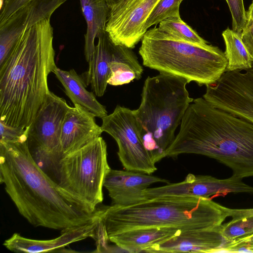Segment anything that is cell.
Here are the masks:
<instances>
[{"label":"cell","instance_id":"1","mask_svg":"<svg viewBox=\"0 0 253 253\" xmlns=\"http://www.w3.org/2000/svg\"><path fill=\"white\" fill-rule=\"evenodd\" d=\"M0 181L20 214L35 227L62 231L84 225L98 212L61 190L36 162L27 141L0 142Z\"/></svg>","mask_w":253,"mask_h":253},{"label":"cell","instance_id":"2","mask_svg":"<svg viewBox=\"0 0 253 253\" xmlns=\"http://www.w3.org/2000/svg\"><path fill=\"white\" fill-rule=\"evenodd\" d=\"M50 19L26 29L0 66V121L30 126L49 92L47 79L56 66Z\"/></svg>","mask_w":253,"mask_h":253},{"label":"cell","instance_id":"3","mask_svg":"<svg viewBox=\"0 0 253 253\" xmlns=\"http://www.w3.org/2000/svg\"><path fill=\"white\" fill-rule=\"evenodd\" d=\"M182 154L206 156L230 168L234 175L253 177V123L196 98L165 158Z\"/></svg>","mask_w":253,"mask_h":253},{"label":"cell","instance_id":"4","mask_svg":"<svg viewBox=\"0 0 253 253\" xmlns=\"http://www.w3.org/2000/svg\"><path fill=\"white\" fill-rule=\"evenodd\" d=\"M230 209L211 199L162 197L128 206H103L102 219L108 236L145 227H167L181 231L216 230L229 216Z\"/></svg>","mask_w":253,"mask_h":253},{"label":"cell","instance_id":"5","mask_svg":"<svg viewBox=\"0 0 253 253\" xmlns=\"http://www.w3.org/2000/svg\"><path fill=\"white\" fill-rule=\"evenodd\" d=\"M188 81L165 73L145 80L139 107L133 110L139 134L155 163L165 158L189 105Z\"/></svg>","mask_w":253,"mask_h":253},{"label":"cell","instance_id":"6","mask_svg":"<svg viewBox=\"0 0 253 253\" xmlns=\"http://www.w3.org/2000/svg\"><path fill=\"white\" fill-rule=\"evenodd\" d=\"M138 52L145 67L183 78L200 86L219 80L228 64L224 52L218 47L186 42L156 27L145 33Z\"/></svg>","mask_w":253,"mask_h":253},{"label":"cell","instance_id":"7","mask_svg":"<svg viewBox=\"0 0 253 253\" xmlns=\"http://www.w3.org/2000/svg\"><path fill=\"white\" fill-rule=\"evenodd\" d=\"M110 169L107 144L100 136L62 157L53 175L65 194L93 213L103 200L102 189Z\"/></svg>","mask_w":253,"mask_h":253},{"label":"cell","instance_id":"8","mask_svg":"<svg viewBox=\"0 0 253 253\" xmlns=\"http://www.w3.org/2000/svg\"><path fill=\"white\" fill-rule=\"evenodd\" d=\"M70 107L65 99L49 91L29 127L27 140L29 150L45 173L47 170L53 174L62 157L61 130Z\"/></svg>","mask_w":253,"mask_h":253},{"label":"cell","instance_id":"9","mask_svg":"<svg viewBox=\"0 0 253 253\" xmlns=\"http://www.w3.org/2000/svg\"><path fill=\"white\" fill-rule=\"evenodd\" d=\"M102 120L101 129L116 141L119 159L126 170L148 174L157 170L156 163L139 134L133 110L117 105Z\"/></svg>","mask_w":253,"mask_h":253},{"label":"cell","instance_id":"10","mask_svg":"<svg viewBox=\"0 0 253 253\" xmlns=\"http://www.w3.org/2000/svg\"><path fill=\"white\" fill-rule=\"evenodd\" d=\"M206 86L203 97L209 103L253 123V63L246 70L225 72Z\"/></svg>","mask_w":253,"mask_h":253},{"label":"cell","instance_id":"11","mask_svg":"<svg viewBox=\"0 0 253 253\" xmlns=\"http://www.w3.org/2000/svg\"><path fill=\"white\" fill-rule=\"evenodd\" d=\"M67 0H32L0 24V66L24 31L44 19Z\"/></svg>","mask_w":253,"mask_h":253},{"label":"cell","instance_id":"12","mask_svg":"<svg viewBox=\"0 0 253 253\" xmlns=\"http://www.w3.org/2000/svg\"><path fill=\"white\" fill-rule=\"evenodd\" d=\"M160 0H135L122 12L109 15L106 31L116 44L133 48L146 32L144 26Z\"/></svg>","mask_w":253,"mask_h":253},{"label":"cell","instance_id":"13","mask_svg":"<svg viewBox=\"0 0 253 253\" xmlns=\"http://www.w3.org/2000/svg\"><path fill=\"white\" fill-rule=\"evenodd\" d=\"M169 181L165 179L131 170L110 169L104 186L107 190L113 206L125 207L146 200L142 192L152 184Z\"/></svg>","mask_w":253,"mask_h":253},{"label":"cell","instance_id":"14","mask_svg":"<svg viewBox=\"0 0 253 253\" xmlns=\"http://www.w3.org/2000/svg\"><path fill=\"white\" fill-rule=\"evenodd\" d=\"M97 216L89 222L81 226L69 228L61 231L57 238L47 240L26 238L14 233L6 240L3 245L9 250L17 253H38L63 252L65 247L88 237L95 238L96 229L102 213V207H98Z\"/></svg>","mask_w":253,"mask_h":253},{"label":"cell","instance_id":"15","mask_svg":"<svg viewBox=\"0 0 253 253\" xmlns=\"http://www.w3.org/2000/svg\"><path fill=\"white\" fill-rule=\"evenodd\" d=\"M95 116L84 107L74 104L67 111L63 123L60 144L62 157L83 147L98 137L103 131Z\"/></svg>","mask_w":253,"mask_h":253},{"label":"cell","instance_id":"16","mask_svg":"<svg viewBox=\"0 0 253 253\" xmlns=\"http://www.w3.org/2000/svg\"><path fill=\"white\" fill-rule=\"evenodd\" d=\"M225 243L220 229L181 231L161 243L153 245L145 253H216Z\"/></svg>","mask_w":253,"mask_h":253},{"label":"cell","instance_id":"17","mask_svg":"<svg viewBox=\"0 0 253 253\" xmlns=\"http://www.w3.org/2000/svg\"><path fill=\"white\" fill-rule=\"evenodd\" d=\"M97 39V43L88 62V70L84 74L83 78L86 85L90 84L93 93L101 97L108 84L110 64L117 44L112 41L106 31L100 34Z\"/></svg>","mask_w":253,"mask_h":253},{"label":"cell","instance_id":"18","mask_svg":"<svg viewBox=\"0 0 253 253\" xmlns=\"http://www.w3.org/2000/svg\"><path fill=\"white\" fill-rule=\"evenodd\" d=\"M181 230L167 227H145L130 229L108 236L110 241L127 253H144L153 245L161 243L176 236Z\"/></svg>","mask_w":253,"mask_h":253},{"label":"cell","instance_id":"19","mask_svg":"<svg viewBox=\"0 0 253 253\" xmlns=\"http://www.w3.org/2000/svg\"><path fill=\"white\" fill-rule=\"evenodd\" d=\"M53 73L64 87L66 95L74 104H79L93 113L95 117L102 118L107 115L104 106L96 99L94 94L88 91L83 77L74 69L69 71L58 67Z\"/></svg>","mask_w":253,"mask_h":253},{"label":"cell","instance_id":"20","mask_svg":"<svg viewBox=\"0 0 253 253\" xmlns=\"http://www.w3.org/2000/svg\"><path fill=\"white\" fill-rule=\"evenodd\" d=\"M82 13L86 23L84 53L89 62L95 48V39L106 32L110 8L105 0H80Z\"/></svg>","mask_w":253,"mask_h":253},{"label":"cell","instance_id":"21","mask_svg":"<svg viewBox=\"0 0 253 253\" xmlns=\"http://www.w3.org/2000/svg\"><path fill=\"white\" fill-rule=\"evenodd\" d=\"M143 72V67L132 49L117 44L110 64L108 84L114 86L128 84L139 80Z\"/></svg>","mask_w":253,"mask_h":253},{"label":"cell","instance_id":"22","mask_svg":"<svg viewBox=\"0 0 253 253\" xmlns=\"http://www.w3.org/2000/svg\"><path fill=\"white\" fill-rule=\"evenodd\" d=\"M231 219L222 223L220 232L224 244L242 240L253 235V208L229 210Z\"/></svg>","mask_w":253,"mask_h":253},{"label":"cell","instance_id":"23","mask_svg":"<svg viewBox=\"0 0 253 253\" xmlns=\"http://www.w3.org/2000/svg\"><path fill=\"white\" fill-rule=\"evenodd\" d=\"M222 35L225 45L224 53L228 61L226 72L250 69L253 61L242 41L241 34L227 28Z\"/></svg>","mask_w":253,"mask_h":253},{"label":"cell","instance_id":"24","mask_svg":"<svg viewBox=\"0 0 253 253\" xmlns=\"http://www.w3.org/2000/svg\"><path fill=\"white\" fill-rule=\"evenodd\" d=\"M158 28L173 37L181 40L207 46L208 42L185 23L180 15L168 17L159 23Z\"/></svg>","mask_w":253,"mask_h":253},{"label":"cell","instance_id":"25","mask_svg":"<svg viewBox=\"0 0 253 253\" xmlns=\"http://www.w3.org/2000/svg\"><path fill=\"white\" fill-rule=\"evenodd\" d=\"M183 0H160L145 23V30L147 32L151 26L159 24L168 17L180 15L179 6Z\"/></svg>","mask_w":253,"mask_h":253},{"label":"cell","instance_id":"26","mask_svg":"<svg viewBox=\"0 0 253 253\" xmlns=\"http://www.w3.org/2000/svg\"><path fill=\"white\" fill-rule=\"evenodd\" d=\"M29 127H15L0 121V142L19 143L28 140Z\"/></svg>","mask_w":253,"mask_h":253},{"label":"cell","instance_id":"27","mask_svg":"<svg viewBox=\"0 0 253 253\" xmlns=\"http://www.w3.org/2000/svg\"><path fill=\"white\" fill-rule=\"evenodd\" d=\"M230 11L232 20V30L241 33L247 22L246 11L243 0H225Z\"/></svg>","mask_w":253,"mask_h":253},{"label":"cell","instance_id":"28","mask_svg":"<svg viewBox=\"0 0 253 253\" xmlns=\"http://www.w3.org/2000/svg\"><path fill=\"white\" fill-rule=\"evenodd\" d=\"M221 252L253 253V235L248 238L224 244Z\"/></svg>","mask_w":253,"mask_h":253},{"label":"cell","instance_id":"29","mask_svg":"<svg viewBox=\"0 0 253 253\" xmlns=\"http://www.w3.org/2000/svg\"><path fill=\"white\" fill-rule=\"evenodd\" d=\"M32 0H6L0 6V24Z\"/></svg>","mask_w":253,"mask_h":253},{"label":"cell","instance_id":"30","mask_svg":"<svg viewBox=\"0 0 253 253\" xmlns=\"http://www.w3.org/2000/svg\"><path fill=\"white\" fill-rule=\"evenodd\" d=\"M241 37L253 61V23L245 26L241 33Z\"/></svg>","mask_w":253,"mask_h":253},{"label":"cell","instance_id":"31","mask_svg":"<svg viewBox=\"0 0 253 253\" xmlns=\"http://www.w3.org/2000/svg\"><path fill=\"white\" fill-rule=\"evenodd\" d=\"M135 0H122L110 9L109 15L119 13L124 10Z\"/></svg>","mask_w":253,"mask_h":253},{"label":"cell","instance_id":"32","mask_svg":"<svg viewBox=\"0 0 253 253\" xmlns=\"http://www.w3.org/2000/svg\"><path fill=\"white\" fill-rule=\"evenodd\" d=\"M246 25L253 23V0L250 4L248 10L246 11Z\"/></svg>","mask_w":253,"mask_h":253},{"label":"cell","instance_id":"33","mask_svg":"<svg viewBox=\"0 0 253 253\" xmlns=\"http://www.w3.org/2000/svg\"><path fill=\"white\" fill-rule=\"evenodd\" d=\"M111 9L112 7L119 3L122 0H105Z\"/></svg>","mask_w":253,"mask_h":253},{"label":"cell","instance_id":"34","mask_svg":"<svg viewBox=\"0 0 253 253\" xmlns=\"http://www.w3.org/2000/svg\"><path fill=\"white\" fill-rule=\"evenodd\" d=\"M6 0H0V6L3 4Z\"/></svg>","mask_w":253,"mask_h":253}]
</instances>
